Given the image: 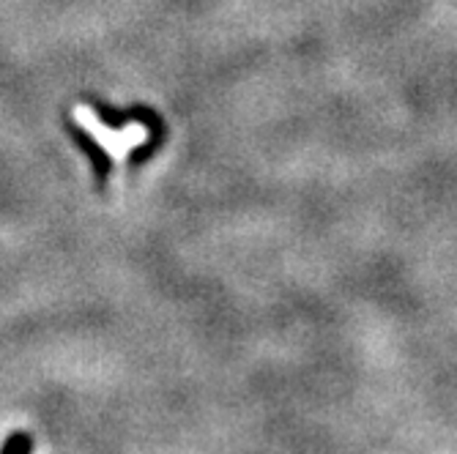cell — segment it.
Returning a JSON list of instances; mask_svg holds the SVG:
<instances>
[{
  "label": "cell",
  "instance_id": "1",
  "mask_svg": "<svg viewBox=\"0 0 457 454\" xmlns=\"http://www.w3.org/2000/svg\"><path fill=\"white\" fill-rule=\"evenodd\" d=\"M71 135L88 156L94 153V168L99 178L110 176V168L115 161H120L132 148L145 143V129L140 123H123V127L112 129L107 123H102L88 107H79L74 112Z\"/></svg>",
  "mask_w": 457,
  "mask_h": 454
}]
</instances>
